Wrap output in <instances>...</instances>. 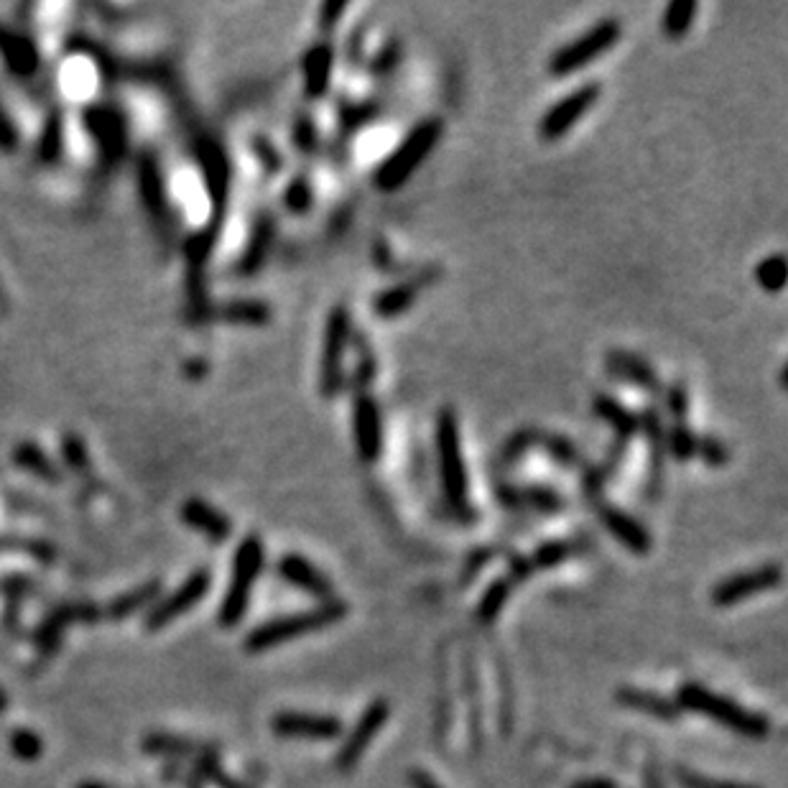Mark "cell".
<instances>
[{
	"instance_id": "25",
	"label": "cell",
	"mask_w": 788,
	"mask_h": 788,
	"mask_svg": "<svg viewBox=\"0 0 788 788\" xmlns=\"http://www.w3.org/2000/svg\"><path fill=\"white\" fill-rule=\"evenodd\" d=\"M699 3L697 0H674L669 3L661 16V31H664L669 39H681L692 31L694 18H697Z\"/></svg>"
},
{
	"instance_id": "47",
	"label": "cell",
	"mask_w": 788,
	"mask_h": 788,
	"mask_svg": "<svg viewBox=\"0 0 788 788\" xmlns=\"http://www.w3.org/2000/svg\"><path fill=\"white\" fill-rule=\"evenodd\" d=\"M6 704H8V702H6V694L0 692V712H3V709H6Z\"/></svg>"
},
{
	"instance_id": "18",
	"label": "cell",
	"mask_w": 788,
	"mask_h": 788,
	"mask_svg": "<svg viewBox=\"0 0 788 788\" xmlns=\"http://www.w3.org/2000/svg\"><path fill=\"white\" fill-rule=\"evenodd\" d=\"M615 699L623 707L635 709L641 715L653 717L661 722H676L681 717V709L674 699L664 697V694L651 692V689H638V686H623L615 692Z\"/></svg>"
},
{
	"instance_id": "17",
	"label": "cell",
	"mask_w": 788,
	"mask_h": 788,
	"mask_svg": "<svg viewBox=\"0 0 788 788\" xmlns=\"http://www.w3.org/2000/svg\"><path fill=\"white\" fill-rule=\"evenodd\" d=\"M638 431H643L651 444V472H648V495H656L661 488L666 462V416L658 406H648L638 414Z\"/></svg>"
},
{
	"instance_id": "34",
	"label": "cell",
	"mask_w": 788,
	"mask_h": 788,
	"mask_svg": "<svg viewBox=\"0 0 788 788\" xmlns=\"http://www.w3.org/2000/svg\"><path fill=\"white\" fill-rule=\"evenodd\" d=\"M11 750L16 753V758L21 760H39L41 750H44V743L39 740V735L31 730H16L11 732V740H8Z\"/></svg>"
},
{
	"instance_id": "5",
	"label": "cell",
	"mask_w": 788,
	"mask_h": 788,
	"mask_svg": "<svg viewBox=\"0 0 788 788\" xmlns=\"http://www.w3.org/2000/svg\"><path fill=\"white\" fill-rule=\"evenodd\" d=\"M352 314L350 309L337 304L329 312L322 337V360H319V393L324 398H337L345 391V358L350 350Z\"/></svg>"
},
{
	"instance_id": "27",
	"label": "cell",
	"mask_w": 788,
	"mask_h": 788,
	"mask_svg": "<svg viewBox=\"0 0 788 788\" xmlns=\"http://www.w3.org/2000/svg\"><path fill=\"white\" fill-rule=\"evenodd\" d=\"M97 74L87 59H72L62 69V85L69 95H90L95 90Z\"/></svg>"
},
{
	"instance_id": "28",
	"label": "cell",
	"mask_w": 788,
	"mask_h": 788,
	"mask_svg": "<svg viewBox=\"0 0 788 788\" xmlns=\"http://www.w3.org/2000/svg\"><path fill=\"white\" fill-rule=\"evenodd\" d=\"M518 498L521 503H526L528 508H533L536 513H544V516H554V513L564 511V498L556 493L554 488H546V485H528V488L518 490Z\"/></svg>"
},
{
	"instance_id": "32",
	"label": "cell",
	"mask_w": 788,
	"mask_h": 788,
	"mask_svg": "<svg viewBox=\"0 0 788 788\" xmlns=\"http://www.w3.org/2000/svg\"><path fill=\"white\" fill-rule=\"evenodd\" d=\"M541 447H544V452L549 454L551 460L556 462V465L567 467V470H572V467H577L579 462V452L577 447H574L572 442H569L567 437H556V434H541Z\"/></svg>"
},
{
	"instance_id": "2",
	"label": "cell",
	"mask_w": 788,
	"mask_h": 788,
	"mask_svg": "<svg viewBox=\"0 0 788 788\" xmlns=\"http://www.w3.org/2000/svg\"><path fill=\"white\" fill-rule=\"evenodd\" d=\"M674 702L679 704L681 712L686 709V712H694L699 717H707V720L717 722V725L727 727V730L737 732V735L748 737V740H766L771 735V722L760 712L743 707V704H737L730 697H722L720 692L697 684V681L681 684Z\"/></svg>"
},
{
	"instance_id": "9",
	"label": "cell",
	"mask_w": 788,
	"mask_h": 788,
	"mask_svg": "<svg viewBox=\"0 0 788 788\" xmlns=\"http://www.w3.org/2000/svg\"><path fill=\"white\" fill-rule=\"evenodd\" d=\"M783 582V567L778 562L760 564V567L748 569V572H737L732 577H725L715 584L712 590V602L717 607H730L737 602H745L760 592L776 590Z\"/></svg>"
},
{
	"instance_id": "12",
	"label": "cell",
	"mask_w": 788,
	"mask_h": 788,
	"mask_svg": "<svg viewBox=\"0 0 788 788\" xmlns=\"http://www.w3.org/2000/svg\"><path fill=\"white\" fill-rule=\"evenodd\" d=\"M271 730L286 740H309V743H332L345 732L340 717L314 715V712H278L271 720Z\"/></svg>"
},
{
	"instance_id": "21",
	"label": "cell",
	"mask_w": 788,
	"mask_h": 788,
	"mask_svg": "<svg viewBox=\"0 0 788 788\" xmlns=\"http://www.w3.org/2000/svg\"><path fill=\"white\" fill-rule=\"evenodd\" d=\"M595 414L600 416L602 421L615 429V439H623V442H630V439L638 434V414L623 406L615 396H607V393H600L592 403Z\"/></svg>"
},
{
	"instance_id": "6",
	"label": "cell",
	"mask_w": 788,
	"mask_h": 788,
	"mask_svg": "<svg viewBox=\"0 0 788 788\" xmlns=\"http://www.w3.org/2000/svg\"><path fill=\"white\" fill-rule=\"evenodd\" d=\"M620 36H623V26H620L618 18H602L590 31H584L582 36H577L567 46L551 54L549 74L551 77H569L579 69L590 67L595 59L618 46Z\"/></svg>"
},
{
	"instance_id": "35",
	"label": "cell",
	"mask_w": 788,
	"mask_h": 788,
	"mask_svg": "<svg viewBox=\"0 0 788 788\" xmlns=\"http://www.w3.org/2000/svg\"><path fill=\"white\" fill-rule=\"evenodd\" d=\"M664 406L666 414L676 421H686L689 416V391H686L684 383H671L669 388L664 391Z\"/></svg>"
},
{
	"instance_id": "8",
	"label": "cell",
	"mask_w": 788,
	"mask_h": 788,
	"mask_svg": "<svg viewBox=\"0 0 788 788\" xmlns=\"http://www.w3.org/2000/svg\"><path fill=\"white\" fill-rule=\"evenodd\" d=\"M602 95V85L600 82H584L582 87H577L574 92H569L567 97L556 100L539 120V136L544 141H559V138L567 136L572 131L574 125L590 113L592 108L597 105Z\"/></svg>"
},
{
	"instance_id": "39",
	"label": "cell",
	"mask_w": 788,
	"mask_h": 788,
	"mask_svg": "<svg viewBox=\"0 0 788 788\" xmlns=\"http://www.w3.org/2000/svg\"><path fill=\"white\" fill-rule=\"evenodd\" d=\"M317 143H319L317 125L312 123V118L301 115L294 125V146L299 148L301 154H314V151H317Z\"/></svg>"
},
{
	"instance_id": "26",
	"label": "cell",
	"mask_w": 788,
	"mask_h": 788,
	"mask_svg": "<svg viewBox=\"0 0 788 788\" xmlns=\"http://www.w3.org/2000/svg\"><path fill=\"white\" fill-rule=\"evenodd\" d=\"M666 454L676 462H689L697 457V434L686 421H676L666 429Z\"/></svg>"
},
{
	"instance_id": "45",
	"label": "cell",
	"mask_w": 788,
	"mask_h": 788,
	"mask_svg": "<svg viewBox=\"0 0 788 788\" xmlns=\"http://www.w3.org/2000/svg\"><path fill=\"white\" fill-rule=\"evenodd\" d=\"M375 261H378V268H383V271H391L393 268L391 250H388V245L383 243V240H378V243H375Z\"/></svg>"
},
{
	"instance_id": "37",
	"label": "cell",
	"mask_w": 788,
	"mask_h": 788,
	"mask_svg": "<svg viewBox=\"0 0 788 788\" xmlns=\"http://www.w3.org/2000/svg\"><path fill=\"white\" fill-rule=\"evenodd\" d=\"M539 442H541V431H536V429L518 431V434H513V437L508 439V444H505V449H503L505 462L521 460L523 454H526L531 447H536Z\"/></svg>"
},
{
	"instance_id": "20",
	"label": "cell",
	"mask_w": 788,
	"mask_h": 788,
	"mask_svg": "<svg viewBox=\"0 0 788 788\" xmlns=\"http://www.w3.org/2000/svg\"><path fill=\"white\" fill-rule=\"evenodd\" d=\"M434 278H437V273H429V276H419L414 278V281H403V284H396L391 286V289L380 291V294H375L373 299V314L383 319L401 317V314H406L411 307H414L416 296H419V291L424 289L426 281H434Z\"/></svg>"
},
{
	"instance_id": "13",
	"label": "cell",
	"mask_w": 788,
	"mask_h": 788,
	"mask_svg": "<svg viewBox=\"0 0 788 788\" xmlns=\"http://www.w3.org/2000/svg\"><path fill=\"white\" fill-rule=\"evenodd\" d=\"M595 513L597 521L605 526V531L610 533L620 546H625L630 554L646 556L648 551H651V533L646 531V526H643L638 518L630 516L628 511L618 508L615 503H607V500H595Z\"/></svg>"
},
{
	"instance_id": "1",
	"label": "cell",
	"mask_w": 788,
	"mask_h": 788,
	"mask_svg": "<svg viewBox=\"0 0 788 788\" xmlns=\"http://www.w3.org/2000/svg\"><path fill=\"white\" fill-rule=\"evenodd\" d=\"M434 449H437L439 480L449 511L460 521H472L475 511L470 503V480H467L465 454H462L460 419L454 409H442L434 421Z\"/></svg>"
},
{
	"instance_id": "23",
	"label": "cell",
	"mask_w": 788,
	"mask_h": 788,
	"mask_svg": "<svg viewBox=\"0 0 788 788\" xmlns=\"http://www.w3.org/2000/svg\"><path fill=\"white\" fill-rule=\"evenodd\" d=\"M184 518H187L194 528L205 533L207 539L217 541V544L227 541V536H230V521H227L222 513H217L215 508H210V505L199 503V500H194V503H189L187 508H184Z\"/></svg>"
},
{
	"instance_id": "44",
	"label": "cell",
	"mask_w": 788,
	"mask_h": 788,
	"mask_svg": "<svg viewBox=\"0 0 788 788\" xmlns=\"http://www.w3.org/2000/svg\"><path fill=\"white\" fill-rule=\"evenodd\" d=\"M572 788H620V786L615 781H610V778L592 776V778H582V781L572 783Z\"/></svg>"
},
{
	"instance_id": "15",
	"label": "cell",
	"mask_w": 788,
	"mask_h": 788,
	"mask_svg": "<svg viewBox=\"0 0 788 788\" xmlns=\"http://www.w3.org/2000/svg\"><path fill=\"white\" fill-rule=\"evenodd\" d=\"M605 370L613 375L615 380H623V383H630L638 391H646L651 396L661 393V378L653 370V365L648 360H643L641 355H633V352L625 350H610L605 358Z\"/></svg>"
},
{
	"instance_id": "33",
	"label": "cell",
	"mask_w": 788,
	"mask_h": 788,
	"mask_svg": "<svg viewBox=\"0 0 788 788\" xmlns=\"http://www.w3.org/2000/svg\"><path fill=\"white\" fill-rule=\"evenodd\" d=\"M697 457H702L709 467H725L730 462V449L715 434H702L697 437Z\"/></svg>"
},
{
	"instance_id": "3",
	"label": "cell",
	"mask_w": 788,
	"mask_h": 788,
	"mask_svg": "<svg viewBox=\"0 0 788 788\" xmlns=\"http://www.w3.org/2000/svg\"><path fill=\"white\" fill-rule=\"evenodd\" d=\"M444 136V120L442 118H426L419 125H414L406 138L396 146L391 156L375 169L373 184L380 192H398L403 184L409 182L411 174L426 161V156L434 151L439 138Z\"/></svg>"
},
{
	"instance_id": "31",
	"label": "cell",
	"mask_w": 788,
	"mask_h": 788,
	"mask_svg": "<svg viewBox=\"0 0 788 788\" xmlns=\"http://www.w3.org/2000/svg\"><path fill=\"white\" fill-rule=\"evenodd\" d=\"M284 202H286V210L291 212V215H307L309 210L314 207V189L312 184H309L307 176H294L289 184V189H286L284 194Z\"/></svg>"
},
{
	"instance_id": "30",
	"label": "cell",
	"mask_w": 788,
	"mask_h": 788,
	"mask_svg": "<svg viewBox=\"0 0 788 788\" xmlns=\"http://www.w3.org/2000/svg\"><path fill=\"white\" fill-rule=\"evenodd\" d=\"M574 554V546L569 541H544L541 546H536L531 559V569H554L559 564H564L569 556Z\"/></svg>"
},
{
	"instance_id": "11",
	"label": "cell",
	"mask_w": 788,
	"mask_h": 788,
	"mask_svg": "<svg viewBox=\"0 0 788 788\" xmlns=\"http://www.w3.org/2000/svg\"><path fill=\"white\" fill-rule=\"evenodd\" d=\"M388 717H391V704H388V699H375V702H370L368 707H365V712L360 715V720L355 722L350 735L345 737V743H342L340 753H337L335 758V766L340 768V771H352V768L358 766L365 750H368L370 743L375 740V735L388 725Z\"/></svg>"
},
{
	"instance_id": "46",
	"label": "cell",
	"mask_w": 788,
	"mask_h": 788,
	"mask_svg": "<svg viewBox=\"0 0 788 788\" xmlns=\"http://www.w3.org/2000/svg\"><path fill=\"white\" fill-rule=\"evenodd\" d=\"M77 788H108V786H103V783H82V786Z\"/></svg>"
},
{
	"instance_id": "7",
	"label": "cell",
	"mask_w": 788,
	"mask_h": 788,
	"mask_svg": "<svg viewBox=\"0 0 788 788\" xmlns=\"http://www.w3.org/2000/svg\"><path fill=\"white\" fill-rule=\"evenodd\" d=\"M261 567L263 541L258 539V536H248V539L240 544L238 554H235L233 559V577H230V587H227V595L220 607V625L233 628V625H238L240 620L245 618L250 590H253V584H256L258 574H261Z\"/></svg>"
},
{
	"instance_id": "38",
	"label": "cell",
	"mask_w": 788,
	"mask_h": 788,
	"mask_svg": "<svg viewBox=\"0 0 788 788\" xmlns=\"http://www.w3.org/2000/svg\"><path fill=\"white\" fill-rule=\"evenodd\" d=\"M676 778L684 788H758L750 786V783H737V781H720V778H709L702 776V773L694 771H676Z\"/></svg>"
},
{
	"instance_id": "10",
	"label": "cell",
	"mask_w": 788,
	"mask_h": 788,
	"mask_svg": "<svg viewBox=\"0 0 788 788\" xmlns=\"http://www.w3.org/2000/svg\"><path fill=\"white\" fill-rule=\"evenodd\" d=\"M352 442L363 462L373 465L383 454V414L370 393H355L352 398Z\"/></svg>"
},
{
	"instance_id": "14",
	"label": "cell",
	"mask_w": 788,
	"mask_h": 788,
	"mask_svg": "<svg viewBox=\"0 0 788 788\" xmlns=\"http://www.w3.org/2000/svg\"><path fill=\"white\" fill-rule=\"evenodd\" d=\"M278 574L286 579L289 584L299 587L301 592L317 597L319 602H329L335 595V584L317 564H312L307 556L301 554H286L278 562Z\"/></svg>"
},
{
	"instance_id": "4",
	"label": "cell",
	"mask_w": 788,
	"mask_h": 788,
	"mask_svg": "<svg viewBox=\"0 0 788 788\" xmlns=\"http://www.w3.org/2000/svg\"><path fill=\"white\" fill-rule=\"evenodd\" d=\"M347 615V602L342 600H329L319 602L312 610H301V613L284 615V618L268 620V623L258 625L256 630H250V635L245 638V648L250 653H263L268 648L284 646V643L304 638V635L322 630L327 625L340 623Z\"/></svg>"
},
{
	"instance_id": "19",
	"label": "cell",
	"mask_w": 788,
	"mask_h": 788,
	"mask_svg": "<svg viewBox=\"0 0 788 788\" xmlns=\"http://www.w3.org/2000/svg\"><path fill=\"white\" fill-rule=\"evenodd\" d=\"M335 46L329 41H319L304 57V90L307 97L319 100L327 95L329 82H332V69H335Z\"/></svg>"
},
{
	"instance_id": "41",
	"label": "cell",
	"mask_w": 788,
	"mask_h": 788,
	"mask_svg": "<svg viewBox=\"0 0 788 788\" xmlns=\"http://www.w3.org/2000/svg\"><path fill=\"white\" fill-rule=\"evenodd\" d=\"M398 59H401V46L396 44V41H391V44L383 49V52H378V57H375L373 62V72L375 74H388L396 69Z\"/></svg>"
},
{
	"instance_id": "36",
	"label": "cell",
	"mask_w": 788,
	"mask_h": 788,
	"mask_svg": "<svg viewBox=\"0 0 788 788\" xmlns=\"http://www.w3.org/2000/svg\"><path fill=\"white\" fill-rule=\"evenodd\" d=\"M225 314L233 319V322H250V324H263L268 322V317H271V312H268V307L263 301H240V304H233V307L227 309Z\"/></svg>"
},
{
	"instance_id": "42",
	"label": "cell",
	"mask_w": 788,
	"mask_h": 788,
	"mask_svg": "<svg viewBox=\"0 0 788 788\" xmlns=\"http://www.w3.org/2000/svg\"><path fill=\"white\" fill-rule=\"evenodd\" d=\"M151 595H154V592H151V590H143V592H138V595L125 597V600L115 602V605H113V613H110V615H113V618H125V615L133 613L136 607H141L143 602H146Z\"/></svg>"
},
{
	"instance_id": "40",
	"label": "cell",
	"mask_w": 788,
	"mask_h": 788,
	"mask_svg": "<svg viewBox=\"0 0 788 788\" xmlns=\"http://www.w3.org/2000/svg\"><path fill=\"white\" fill-rule=\"evenodd\" d=\"M347 8H350L347 0H327V3H322V6H319V29H322L324 34H332V31L337 29L340 18L347 13Z\"/></svg>"
},
{
	"instance_id": "22",
	"label": "cell",
	"mask_w": 788,
	"mask_h": 788,
	"mask_svg": "<svg viewBox=\"0 0 788 788\" xmlns=\"http://www.w3.org/2000/svg\"><path fill=\"white\" fill-rule=\"evenodd\" d=\"M350 347H355V368L350 373V386L355 393H365V388L370 386L378 375V358H375L373 347L365 332H355L352 329Z\"/></svg>"
},
{
	"instance_id": "43",
	"label": "cell",
	"mask_w": 788,
	"mask_h": 788,
	"mask_svg": "<svg viewBox=\"0 0 788 788\" xmlns=\"http://www.w3.org/2000/svg\"><path fill=\"white\" fill-rule=\"evenodd\" d=\"M409 783H411V788H442L437 781H434V778L429 776V773L421 771V768H411Z\"/></svg>"
},
{
	"instance_id": "16",
	"label": "cell",
	"mask_w": 788,
	"mask_h": 788,
	"mask_svg": "<svg viewBox=\"0 0 788 788\" xmlns=\"http://www.w3.org/2000/svg\"><path fill=\"white\" fill-rule=\"evenodd\" d=\"M207 590H210V574L207 572L192 574V577H189L187 582H184L182 587H179V590L169 597V600L161 602L154 613L148 615L146 628L148 630L164 628L166 623H171L174 618H179V615L187 613L189 607L197 605V602L207 595Z\"/></svg>"
},
{
	"instance_id": "24",
	"label": "cell",
	"mask_w": 788,
	"mask_h": 788,
	"mask_svg": "<svg viewBox=\"0 0 788 788\" xmlns=\"http://www.w3.org/2000/svg\"><path fill=\"white\" fill-rule=\"evenodd\" d=\"M511 590H513V582L508 577L493 579V582L488 584V590L482 592L480 602H477V607H475L477 623H482V625L495 623V620H498V615L503 613L505 602L511 600Z\"/></svg>"
},
{
	"instance_id": "29",
	"label": "cell",
	"mask_w": 788,
	"mask_h": 788,
	"mask_svg": "<svg viewBox=\"0 0 788 788\" xmlns=\"http://www.w3.org/2000/svg\"><path fill=\"white\" fill-rule=\"evenodd\" d=\"M755 281H758L760 289L768 291V294L783 291V286H786V258H783L781 253L763 258V261L758 263V268H755Z\"/></svg>"
}]
</instances>
